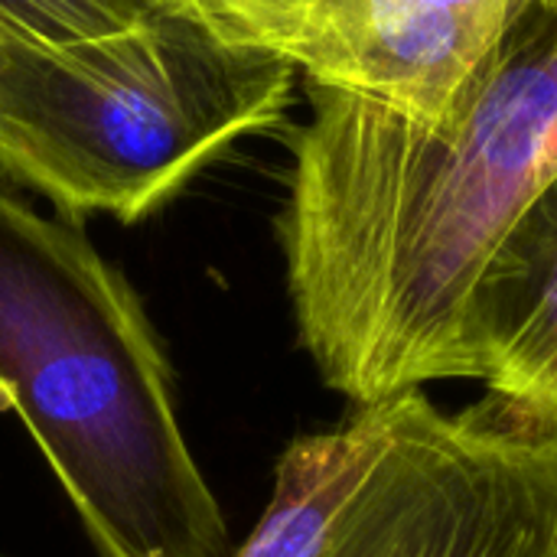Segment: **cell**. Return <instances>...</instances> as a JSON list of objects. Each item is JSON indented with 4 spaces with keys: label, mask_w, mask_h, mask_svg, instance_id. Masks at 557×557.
<instances>
[{
    "label": "cell",
    "mask_w": 557,
    "mask_h": 557,
    "mask_svg": "<svg viewBox=\"0 0 557 557\" xmlns=\"http://www.w3.org/2000/svg\"><path fill=\"white\" fill-rule=\"evenodd\" d=\"M304 85L277 215L300 346L352 408L476 382V290L557 176V7H522L447 131Z\"/></svg>",
    "instance_id": "cell-1"
},
{
    "label": "cell",
    "mask_w": 557,
    "mask_h": 557,
    "mask_svg": "<svg viewBox=\"0 0 557 557\" xmlns=\"http://www.w3.org/2000/svg\"><path fill=\"white\" fill-rule=\"evenodd\" d=\"M0 411L33 434L101 557H232L140 297L75 222L3 189Z\"/></svg>",
    "instance_id": "cell-2"
},
{
    "label": "cell",
    "mask_w": 557,
    "mask_h": 557,
    "mask_svg": "<svg viewBox=\"0 0 557 557\" xmlns=\"http://www.w3.org/2000/svg\"><path fill=\"white\" fill-rule=\"evenodd\" d=\"M297 69L189 3L69 46H0V170L62 219L140 222L287 114Z\"/></svg>",
    "instance_id": "cell-3"
},
{
    "label": "cell",
    "mask_w": 557,
    "mask_h": 557,
    "mask_svg": "<svg viewBox=\"0 0 557 557\" xmlns=\"http://www.w3.org/2000/svg\"><path fill=\"white\" fill-rule=\"evenodd\" d=\"M317 557H557V434L493 398L444 411L405 395Z\"/></svg>",
    "instance_id": "cell-4"
},
{
    "label": "cell",
    "mask_w": 557,
    "mask_h": 557,
    "mask_svg": "<svg viewBox=\"0 0 557 557\" xmlns=\"http://www.w3.org/2000/svg\"><path fill=\"white\" fill-rule=\"evenodd\" d=\"M529 0H193L238 46L287 59L304 82L447 131L470 108Z\"/></svg>",
    "instance_id": "cell-5"
},
{
    "label": "cell",
    "mask_w": 557,
    "mask_h": 557,
    "mask_svg": "<svg viewBox=\"0 0 557 557\" xmlns=\"http://www.w3.org/2000/svg\"><path fill=\"white\" fill-rule=\"evenodd\" d=\"M470 346L486 398L557 434V176L493 258L473 300Z\"/></svg>",
    "instance_id": "cell-6"
},
{
    "label": "cell",
    "mask_w": 557,
    "mask_h": 557,
    "mask_svg": "<svg viewBox=\"0 0 557 557\" xmlns=\"http://www.w3.org/2000/svg\"><path fill=\"white\" fill-rule=\"evenodd\" d=\"M401 398L352 408L343 424L294 437L277 457L274 493L264 516L232 557L320 555L336 516L388 444Z\"/></svg>",
    "instance_id": "cell-7"
},
{
    "label": "cell",
    "mask_w": 557,
    "mask_h": 557,
    "mask_svg": "<svg viewBox=\"0 0 557 557\" xmlns=\"http://www.w3.org/2000/svg\"><path fill=\"white\" fill-rule=\"evenodd\" d=\"M193 0H0V46H69L147 23Z\"/></svg>",
    "instance_id": "cell-8"
},
{
    "label": "cell",
    "mask_w": 557,
    "mask_h": 557,
    "mask_svg": "<svg viewBox=\"0 0 557 557\" xmlns=\"http://www.w3.org/2000/svg\"><path fill=\"white\" fill-rule=\"evenodd\" d=\"M539 3H552V7H557V0H539Z\"/></svg>",
    "instance_id": "cell-9"
}]
</instances>
